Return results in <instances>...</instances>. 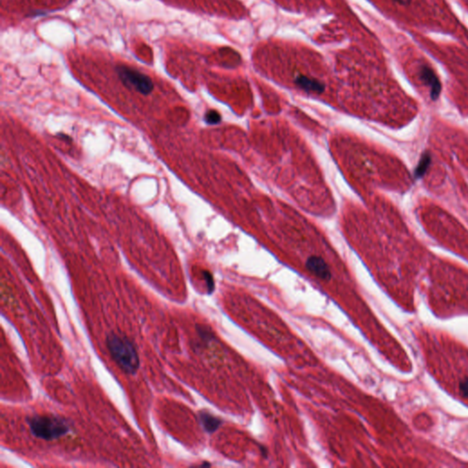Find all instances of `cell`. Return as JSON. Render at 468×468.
<instances>
[{"label":"cell","instance_id":"obj_1","mask_svg":"<svg viewBox=\"0 0 468 468\" xmlns=\"http://www.w3.org/2000/svg\"><path fill=\"white\" fill-rule=\"evenodd\" d=\"M109 352L123 371L127 374H134L140 365L139 357L134 344L127 337L116 333L108 335L106 338Z\"/></svg>","mask_w":468,"mask_h":468},{"label":"cell","instance_id":"obj_2","mask_svg":"<svg viewBox=\"0 0 468 468\" xmlns=\"http://www.w3.org/2000/svg\"><path fill=\"white\" fill-rule=\"evenodd\" d=\"M31 434L46 441L55 440L64 436L70 431L67 421L57 416L36 415L27 420Z\"/></svg>","mask_w":468,"mask_h":468},{"label":"cell","instance_id":"obj_3","mask_svg":"<svg viewBox=\"0 0 468 468\" xmlns=\"http://www.w3.org/2000/svg\"><path fill=\"white\" fill-rule=\"evenodd\" d=\"M115 74H117L121 82L129 90H133L143 95H148L154 90L152 79L135 68L117 65L115 67Z\"/></svg>","mask_w":468,"mask_h":468},{"label":"cell","instance_id":"obj_4","mask_svg":"<svg viewBox=\"0 0 468 468\" xmlns=\"http://www.w3.org/2000/svg\"><path fill=\"white\" fill-rule=\"evenodd\" d=\"M420 78L423 83L430 88L431 98L433 100H436L441 93L442 86L440 80L434 71L428 66H421L420 68Z\"/></svg>","mask_w":468,"mask_h":468},{"label":"cell","instance_id":"obj_5","mask_svg":"<svg viewBox=\"0 0 468 468\" xmlns=\"http://www.w3.org/2000/svg\"><path fill=\"white\" fill-rule=\"evenodd\" d=\"M306 266L310 273L314 274L322 280H329L331 278V272L327 262L320 257L311 256L308 258Z\"/></svg>","mask_w":468,"mask_h":468},{"label":"cell","instance_id":"obj_6","mask_svg":"<svg viewBox=\"0 0 468 468\" xmlns=\"http://www.w3.org/2000/svg\"><path fill=\"white\" fill-rule=\"evenodd\" d=\"M294 82L298 87L308 93L321 94L325 91V85L320 81L305 75H297L294 79Z\"/></svg>","mask_w":468,"mask_h":468},{"label":"cell","instance_id":"obj_7","mask_svg":"<svg viewBox=\"0 0 468 468\" xmlns=\"http://www.w3.org/2000/svg\"><path fill=\"white\" fill-rule=\"evenodd\" d=\"M200 421L204 430L208 433H214L221 426V421L213 415L208 413H201Z\"/></svg>","mask_w":468,"mask_h":468},{"label":"cell","instance_id":"obj_8","mask_svg":"<svg viewBox=\"0 0 468 468\" xmlns=\"http://www.w3.org/2000/svg\"><path fill=\"white\" fill-rule=\"evenodd\" d=\"M430 162H431V157H430L428 153H424L421 156V159L419 161V164L415 169V177L416 178H418V179L421 178L423 175L426 173L427 168L430 165Z\"/></svg>","mask_w":468,"mask_h":468},{"label":"cell","instance_id":"obj_9","mask_svg":"<svg viewBox=\"0 0 468 468\" xmlns=\"http://www.w3.org/2000/svg\"><path fill=\"white\" fill-rule=\"evenodd\" d=\"M221 115L216 112L214 110L208 111L207 114H205V121L208 125H216L221 122Z\"/></svg>","mask_w":468,"mask_h":468},{"label":"cell","instance_id":"obj_10","mask_svg":"<svg viewBox=\"0 0 468 468\" xmlns=\"http://www.w3.org/2000/svg\"><path fill=\"white\" fill-rule=\"evenodd\" d=\"M203 275H204V278L206 280V283H207V286L208 288V292L211 293L213 290H214V281H213V278H212V275L210 274V273H208L207 271L203 272Z\"/></svg>","mask_w":468,"mask_h":468},{"label":"cell","instance_id":"obj_11","mask_svg":"<svg viewBox=\"0 0 468 468\" xmlns=\"http://www.w3.org/2000/svg\"><path fill=\"white\" fill-rule=\"evenodd\" d=\"M28 3L30 2V4L32 5H35V6H38V5H41V6H52L53 4L56 3L55 0H28L27 1Z\"/></svg>","mask_w":468,"mask_h":468},{"label":"cell","instance_id":"obj_12","mask_svg":"<svg viewBox=\"0 0 468 468\" xmlns=\"http://www.w3.org/2000/svg\"><path fill=\"white\" fill-rule=\"evenodd\" d=\"M460 390H461L463 395L468 398V380L462 381L460 383Z\"/></svg>","mask_w":468,"mask_h":468},{"label":"cell","instance_id":"obj_13","mask_svg":"<svg viewBox=\"0 0 468 468\" xmlns=\"http://www.w3.org/2000/svg\"><path fill=\"white\" fill-rule=\"evenodd\" d=\"M395 1L398 2V3L401 4V5H407V4H409V3L411 2V0H395Z\"/></svg>","mask_w":468,"mask_h":468}]
</instances>
